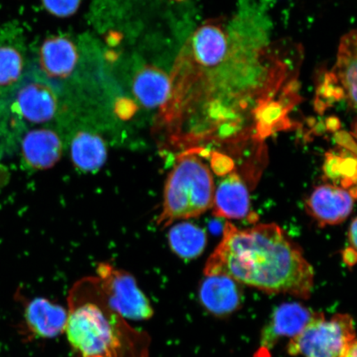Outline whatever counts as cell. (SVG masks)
Instances as JSON below:
<instances>
[{"instance_id":"30bf717a","label":"cell","mask_w":357,"mask_h":357,"mask_svg":"<svg viewBox=\"0 0 357 357\" xmlns=\"http://www.w3.org/2000/svg\"><path fill=\"white\" fill-rule=\"evenodd\" d=\"M13 110L22 119L30 123H43L50 121L57 112L54 92L41 82H31L17 92Z\"/></svg>"},{"instance_id":"2e32d148","label":"cell","mask_w":357,"mask_h":357,"mask_svg":"<svg viewBox=\"0 0 357 357\" xmlns=\"http://www.w3.org/2000/svg\"><path fill=\"white\" fill-rule=\"evenodd\" d=\"M77 51L74 44L66 38L48 40L41 50V61L47 73L56 77L68 75L77 65Z\"/></svg>"},{"instance_id":"ac0fdd59","label":"cell","mask_w":357,"mask_h":357,"mask_svg":"<svg viewBox=\"0 0 357 357\" xmlns=\"http://www.w3.org/2000/svg\"><path fill=\"white\" fill-rule=\"evenodd\" d=\"M24 57L6 29H0V89H8L20 82L24 69Z\"/></svg>"},{"instance_id":"603a6c76","label":"cell","mask_w":357,"mask_h":357,"mask_svg":"<svg viewBox=\"0 0 357 357\" xmlns=\"http://www.w3.org/2000/svg\"><path fill=\"white\" fill-rule=\"evenodd\" d=\"M356 227H357V222H356V218H355L354 221H352L350 229H349V242L351 243V247L354 248H356Z\"/></svg>"},{"instance_id":"5b68a950","label":"cell","mask_w":357,"mask_h":357,"mask_svg":"<svg viewBox=\"0 0 357 357\" xmlns=\"http://www.w3.org/2000/svg\"><path fill=\"white\" fill-rule=\"evenodd\" d=\"M96 276L109 305L123 319L146 321L153 318L154 309L149 298L129 272L105 262L98 266Z\"/></svg>"},{"instance_id":"9a60e30c","label":"cell","mask_w":357,"mask_h":357,"mask_svg":"<svg viewBox=\"0 0 357 357\" xmlns=\"http://www.w3.org/2000/svg\"><path fill=\"white\" fill-rule=\"evenodd\" d=\"M70 153L75 166L80 171L96 172L105 162L106 144L95 132H79L71 142Z\"/></svg>"},{"instance_id":"d6986e66","label":"cell","mask_w":357,"mask_h":357,"mask_svg":"<svg viewBox=\"0 0 357 357\" xmlns=\"http://www.w3.org/2000/svg\"><path fill=\"white\" fill-rule=\"evenodd\" d=\"M324 169L326 176L331 180H341V184L344 188H347L350 185H356V155H337L328 153L326 155Z\"/></svg>"},{"instance_id":"9c48e42d","label":"cell","mask_w":357,"mask_h":357,"mask_svg":"<svg viewBox=\"0 0 357 357\" xmlns=\"http://www.w3.org/2000/svg\"><path fill=\"white\" fill-rule=\"evenodd\" d=\"M239 283L229 276L206 275L200 284V303L212 314L223 317L233 314L242 305Z\"/></svg>"},{"instance_id":"52a82bcc","label":"cell","mask_w":357,"mask_h":357,"mask_svg":"<svg viewBox=\"0 0 357 357\" xmlns=\"http://www.w3.org/2000/svg\"><path fill=\"white\" fill-rule=\"evenodd\" d=\"M355 198L356 187L348 191L340 187L320 185L306 201V211L320 226L337 225L349 217Z\"/></svg>"},{"instance_id":"44dd1931","label":"cell","mask_w":357,"mask_h":357,"mask_svg":"<svg viewBox=\"0 0 357 357\" xmlns=\"http://www.w3.org/2000/svg\"><path fill=\"white\" fill-rule=\"evenodd\" d=\"M211 164L213 172L217 173L218 176H225L233 172L234 165L233 160L229 156L220 153H211Z\"/></svg>"},{"instance_id":"5bb4252c","label":"cell","mask_w":357,"mask_h":357,"mask_svg":"<svg viewBox=\"0 0 357 357\" xmlns=\"http://www.w3.org/2000/svg\"><path fill=\"white\" fill-rule=\"evenodd\" d=\"M356 33L351 31L344 36L338 48L337 61L333 73L345 93L352 109L356 107Z\"/></svg>"},{"instance_id":"8fae6325","label":"cell","mask_w":357,"mask_h":357,"mask_svg":"<svg viewBox=\"0 0 357 357\" xmlns=\"http://www.w3.org/2000/svg\"><path fill=\"white\" fill-rule=\"evenodd\" d=\"M214 216L242 220L248 215L250 198L247 186L236 172L227 174L213 196Z\"/></svg>"},{"instance_id":"7a4b0ae2","label":"cell","mask_w":357,"mask_h":357,"mask_svg":"<svg viewBox=\"0 0 357 357\" xmlns=\"http://www.w3.org/2000/svg\"><path fill=\"white\" fill-rule=\"evenodd\" d=\"M66 307L71 357H150L149 334L132 327L109 305L96 275L73 285Z\"/></svg>"},{"instance_id":"3957f363","label":"cell","mask_w":357,"mask_h":357,"mask_svg":"<svg viewBox=\"0 0 357 357\" xmlns=\"http://www.w3.org/2000/svg\"><path fill=\"white\" fill-rule=\"evenodd\" d=\"M213 196L211 171L197 153L186 150L167 178L158 225L167 226L181 218L201 215L213 207Z\"/></svg>"},{"instance_id":"7402d4cb","label":"cell","mask_w":357,"mask_h":357,"mask_svg":"<svg viewBox=\"0 0 357 357\" xmlns=\"http://www.w3.org/2000/svg\"><path fill=\"white\" fill-rule=\"evenodd\" d=\"M343 261L347 266L352 267L356 263V251L354 248H347L342 252Z\"/></svg>"},{"instance_id":"8992f818","label":"cell","mask_w":357,"mask_h":357,"mask_svg":"<svg viewBox=\"0 0 357 357\" xmlns=\"http://www.w3.org/2000/svg\"><path fill=\"white\" fill-rule=\"evenodd\" d=\"M15 298L24 309L17 332L25 342L55 338L65 333L67 307L44 297L26 298L20 291L16 292Z\"/></svg>"},{"instance_id":"6da1fadb","label":"cell","mask_w":357,"mask_h":357,"mask_svg":"<svg viewBox=\"0 0 357 357\" xmlns=\"http://www.w3.org/2000/svg\"><path fill=\"white\" fill-rule=\"evenodd\" d=\"M204 275H226L267 294L301 298H309L314 285V268L275 223L242 230L227 222Z\"/></svg>"},{"instance_id":"277c9868","label":"cell","mask_w":357,"mask_h":357,"mask_svg":"<svg viewBox=\"0 0 357 357\" xmlns=\"http://www.w3.org/2000/svg\"><path fill=\"white\" fill-rule=\"evenodd\" d=\"M356 341L351 316L337 314L327 319L323 312H316L306 327L290 338L287 352L293 356L341 357Z\"/></svg>"},{"instance_id":"7c38bea8","label":"cell","mask_w":357,"mask_h":357,"mask_svg":"<svg viewBox=\"0 0 357 357\" xmlns=\"http://www.w3.org/2000/svg\"><path fill=\"white\" fill-rule=\"evenodd\" d=\"M61 153L60 137L50 129H34L26 133L22 141V158L33 169H45L54 166Z\"/></svg>"},{"instance_id":"e0dca14e","label":"cell","mask_w":357,"mask_h":357,"mask_svg":"<svg viewBox=\"0 0 357 357\" xmlns=\"http://www.w3.org/2000/svg\"><path fill=\"white\" fill-rule=\"evenodd\" d=\"M168 240L173 252L185 260L200 256L207 243L204 231L190 222L178 223L172 227Z\"/></svg>"},{"instance_id":"ba28073f","label":"cell","mask_w":357,"mask_h":357,"mask_svg":"<svg viewBox=\"0 0 357 357\" xmlns=\"http://www.w3.org/2000/svg\"><path fill=\"white\" fill-rule=\"evenodd\" d=\"M316 312L296 302L285 303L276 307L269 324L263 330L262 349H271L280 338L297 336L314 318Z\"/></svg>"},{"instance_id":"4fadbf2b","label":"cell","mask_w":357,"mask_h":357,"mask_svg":"<svg viewBox=\"0 0 357 357\" xmlns=\"http://www.w3.org/2000/svg\"><path fill=\"white\" fill-rule=\"evenodd\" d=\"M172 80L162 70L149 67L138 73L133 82V93L147 108L166 105L172 96Z\"/></svg>"},{"instance_id":"ffe728a7","label":"cell","mask_w":357,"mask_h":357,"mask_svg":"<svg viewBox=\"0 0 357 357\" xmlns=\"http://www.w3.org/2000/svg\"><path fill=\"white\" fill-rule=\"evenodd\" d=\"M48 11L57 16L66 17L77 10L80 0H43Z\"/></svg>"},{"instance_id":"cb8c5ba5","label":"cell","mask_w":357,"mask_h":357,"mask_svg":"<svg viewBox=\"0 0 357 357\" xmlns=\"http://www.w3.org/2000/svg\"><path fill=\"white\" fill-rule=\"evenodd\" d=\"M356 341L352 343L345 351L341 357H356Z\"/></svg>"}]
</instances>
